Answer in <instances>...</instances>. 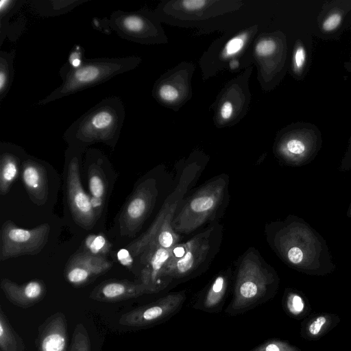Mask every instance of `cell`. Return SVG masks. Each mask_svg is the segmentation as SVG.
I'll list each match as a JSON object with an SVG mask.
<instances>
[{
	"label": "cell",
	"mask_w": 351,
	"mask_h": 351,
	"mask_svg": "<svg viewBox=\"0 0 351 351\" xmlns=\"http://www.w3.org/2000/svg\"><path fill=\"white\" fill-rule=\"evenodd\" d=\"M111 247V243L102 234H89L83 243V251L98 256L106 257Z\"/></svg>",
	"instance_id": "cell-25"
},
{
	"label": "cell",
	"mask_w": 351,
	"mask_h": 351,
	"mask_svg": "<svg viewBox=\"0 0 351 351\" xmlns=\"http://www.w3.org/2000/svg\"><path fill=\"white\" fill-rule=\"evenodd\" d=\"M90 199L92 207L97 217L99 218L103 210L105 199L95 197L93 196H90Z\"/></svg>",
	"instance_id": "cell-37"
},
{
	"label": "cell",
	"mask_w": 351,
	"mask_h": 351,
	"mask_svg": "<svg viewBox=\"0 0 351 351\" xmlns=\"http://www.w3.org/2000/svg\"><path fill=\"white\" fill-rule=\"evenodd\" d=\"M25 0H1L0 1V27L1 36L5 30L9 19L16 12L23 3Z\"/></svg>",
	"instance_id": "cell-26"
},
{
	"label": "cell",
	"mask_w": 351,
	"mask_h": 351,
	"mask_svg": "<svg viewBox=\"0 0 351 351\" xmlns=\"http://www.w3.org/2000/svg\"><path fill=\"white\" fill-rule=\"evenodd\" d=\"M50 230L47 223L31 229H24L12 221H5L0 231V261L38 254L47 243Z\"/></svg>",
	"instance_id": "cell-6"
},
{
	"label": "cell",
	"mask_w": 351,
	"mask_h": 351,
	"mask_svg": "<svg viewBox=\"0 0 351 351\" xmlns=\"http://www.w3.org/2000/svg\"><path fill=\"white\" fill-rule=\"evenodd\" d=\"M39 351H66L67 324L65 315L58 312L49 317L39 328Z\"/></svg>",
	"instance_id": "cell-17"
},
{
	"label": "cell",
	"mask_w": 351,
	"mask_h": 351,
	"mask_svg": "<svg viewBox=\"0 0 351 351\" xmlns=\"http://www.w3.org/2000/svg\"><path fill=\"white\" fill-rule=\"evenodd\" d=\"M87 0H37L29 3L33 11L42 16H55L71 11Z\"/></svg>",
	"instance_id": "cell-21"
},
{
	"label": "cell",
	"mask_w": 351,
	"mask_h": 351,
	"mask_svg": "<svg viewBox=\"0 0 351 351\" xmlns=\"http://www.w3.org/2000/svg\"><path fill=\"white\" fill-rule=\"evenodd\" d=\"M285 305L288 311L293 315H300L305 308L303 298L295 291H289L286 295Z\"/></svg>",
	"instance_id": "cell-28"
},
{
	"label": "cell",
	"mask_w": 351,
	"mask_h": 351,
	"mask_svg": "<svg viewBox=\"0 0 351 351\" xmlns=\"http://www.w3.org/2000/svg\"><path fill=\"white\" fill-rule=\"evenodd\" d=\"M117 258L121 265L128 269L132 268L134 257L127 248L120 249L117 253Z\"/></svg>",
	"instance_id": "cell-35"
},
{
	"label": "cell",
	"mask_w": 351,
	"mask_h": 351,
	"mask_svg": "<svg viewBox=\"0 0 351 351\" xmlns=\"http://www.w3.org/2000/svg\"><path fill=\"white\" fill-rule=\"evenodd\" d=\"M230 65L231 69H235L239 66V62L237 60H233Z\"/></svg>",
	"instance_id": "cell-41"
},
{
	"label": "cell",
	"mask_w": 351,
	"mask_h": 351,
	"mask_svg": "<svg viewBox=\"0 0 351 351\" xmlns=\"http://www.w3.org/2000/svg\"><path fill=\"white\" fill-rule=\"evenodd\" d=\"M346 217L351 218V202L346 213Z\"/></svg>",
	"instance_id": "cell-42"
},
{
	"label": "cell",
	"mask_w": 351,
	"mask_h": 351,
	"mask_svg": "<svg viewBox=\"0 0 351 351\" xmlns=\"http://www.w3.org/2000/svg\"><path fill=\"white\" fill-rule=\"evenodd\" d=\"M136 56L100 58L85 60L82 65L72 69L66 64L60 70L62 84L38 101L45 105L55 100L104 83L115 76L134 69L140 62Z\"/></svg>",
	"instance_id": "cell-4"
},
{
	"label": "cell",
	"mask_w": 351,
	"mask_h": 351,
	"mask_svg": "<svg viewBox=\"0 0 351 351\" xmlns=\"http://www.w3.org/2000/svg\"><path fill=\"white\" fill-rule=\"evenodd\" d=\"M150 293L143 283L128 280L110 279L98 285L90 292L89 298L103 302H117Z\"/></svg>",
	"instance_id": "cell-14"
},
{
	"label": "cell",
	"mask_w": 351,
	"mask_h": 351,
	"mask_svg": "<svg viewBox=\"0 0 351 351\" xmlns=\"http://www.w3.org/2000/svg\"><path fill=\"white\" fill-rule=\"evenodd\" d=\"M0 348L1 351H23V343L0 310Z\"/></svg>",
	"instance_id": "cell-23"
},
{
	"label": "cell",
	"mask_w": 351,
	"mask_h": 351,
	"mask_svg": "<svg viewBox=\"0 0 351 351\" xmlns=\"http://www.w3.org/2000/svg\"><path fill=\"white\" fill-rule=\"evenodd\" d=\"M197 171L194 168H187L184 170L178 184L163 204L162 207L150 227L138 239L134 240L126 246V248L130 252L133 257L141 255L148 245L154 241L169 212L173 207L178 206V203L182 200L188 187L195 178Z\"/></svg>",
	"instance_id": "cell-11"
},
{
	"label": "cell",
	"mask_w": 351,
	"mask_h": 351,
	"mask_svg": "<svg viewBox=\"0 0 351 351\" xmlns=\"http://www.w3.org/2000/svg\"><path fill=\"white\" fill-rule=\"evenodd\" d=\"M160 97L166 101H173L179 96L178 91L169 84L162 85L158 90Z\"/></svg>",
	"instance_id": "cell-33"
},
{
	"label": "cell",
	"mask_w": 351,
	"mask_h": 351,
	"mask_svg": "<svg viewBox=\"0 0 351 351\" xmlns=\"http://www.w3.org/2000/svg\"><path fill=\"white\" fill-rule=\"evenodd\" d=\"M230 272H221L217 275L206 291L193 304L195 309L207 313H217L223 305L230 281Z\"/></svg>",
	"instance_id": "cell-19"
},
{
	"label": "cell",
	"mask_w": 351,
	"mask_h": 351,
	"mask_svg": "<svg viewBox=\"0 0 351 351\" xmlns=\"http://www.w3.org/2000/svg\"><path fill=\"white\" fill-rule=\"evenodd\" d=\"M21 178L31 201L37 206L44 205L49 195L46 168L41 163L27 158L22 164Z\"/></svg>",
	"instance_id": "cell-16"
},
{
	"label": "cell",
	"mask_w": 351,
	"mask_h": 351,
	"mask_svg": "<svg viewBox=\"0 0 351 351\" xmlns=\"http://www.w3.org/2000/svg\"><path fill=\"white\" fill-rule=\"evenodd\" d=\"M148 21L141 14L118 10L110 16V28L120 37L128 40L140 41L146 35Z\"/></svg>",
	"instance_id": "cell-18"
},
{
	"label": "cell",
	"mask_w": 351,
	"mask_h": 351,
	"mask_svg": "<svg viewBox=\"0 0 351 351\" xmlns=\"http://www.w3.org/2000/svg\"><path fill=\"white\" fill-rule=\"evenodd\" d=\"M245 38L246 35H241L230 40L225 47L224 54L230 56L238 53L243 48Z\"/></svg>",
	"instance_id": "cell-32"
},
{
	"label": "cell",
	"mask_w": 351,
	"mask_h": 351,
	"mask_svg": "<svg viewBox=\"0 0 351 351\" xmlns=\"http://www.w3.org/2000/svg\"><path fill=\"white\" fill-rule=\"evenodd\" d=\"M214 228H209L186 241L184 256L175 261H168L164 278L169 284L174 279L184 278L195 274L210 256L214 247Z\"/></svg>",
	"instance_id": "cell-8"
},
{
	"label": "cell",
	"mask_w": 351,
	"mask_h": 351,
	"mask_svg": "<svg viewBox=\"0 0 351 351\" xmlns=\"http://www.w3.org/2000/svg\"><path fill=\"white\" fill-rule=\"evenodd\" d=\"M158 196L155 179L149 178L137 186L125 202L119 217L120 234L134 237L152 213Z\"/></svg>",
	"instance_id": "cell-7"
},
{
	"label": "cell",
	"mask_w": 351,
	"mask_h": 351,
	"mask_svg": "<svg viewBox=\"0 0 351 351\" xmlns=\"http://www.w3.org/2000/svg\"><path fill=\"white\" fill-rule=\"evenodd\" d=\"M84 50L80 45H75L71 51L69 56L68 62L66 63L72 69H77L82 65L85 61L84 56Z\"/></svg>",
	"instance_id": "cell-31"
},
{
	"label": "cell",
	"mask_w": 351,
	"mask_h": 351,
	"mask_svg": "<svg viewBox=\"0 0 351 351\" xmlns=\"http://www.w3.org/2000/svg\"><path fill=\"white\" fill-rule=\"evenodd\" d=\"M171 252V249L151 243L141 255V263L144 265L141 274V283L150 293L159 292L169 285L164 278V271Z\"/></svg>",
	"instance_id": "cell-13"
},
{
	"label": "cell",
	"mask_w": 351,
	"mask_h": 351,
	"mask_svg": "<svg viewBox=\"0 0 351 351\" xmlns=\"http://www.w3.org/2000/svg\"><path fill=\"white\" fill-rule=\"evenodd\" d=\"M113 263L106 257L98 256L84 251L73 254L64 270L67 282L75 287L84 286L106 273Z\"/></svg>",
	"instance_id": "cell-12"
},
{
	"label": "cell",
	"mask_w": 351,
	"mask_h": 351,
	"mask_svg": "<svg viewBox=\"0 0 351 351\" xmlns=\"http://www.w3.org/2000/svg\"><path fill=\"white\" fill-rule=\"evenodd\" d=\"M66 193L69 206L75 222L85 230H91L99 218L92 207L90 195L83 189L77 155H72L69 161Z\"/></svg>",
	"instance_id": "cell-10"
},
{
	"label": "cell",
	"mask_w": 351,
	"mask_h": 351,
	"mask_svg": "<svg viewBox=\"0 0 351 351\" xmlns=\"http://www.w3.org/2000/svg\"><path fill=\"white\" fill-rule=\"evenodd\" d=\"M186 300L184 291L172 292L142 306L123 314L119 324L134 328H144L162 323L182 308Z\"/></svg>",
	"instance_id": "cell-9"
},
{
	"label": "cell",
	"mask_w": 351,
	"mask_h": 351,
	"mask_svg": "<svg viewBox=\"0 0 351 351\" xmlns=\"http://www.w3.org/2000/svg\"><path fill=\"white\" fill-rule=\"evenodd\" d=\"M206 3L207 1L204 0H187L182 1L184 8L189 10L200 9Z\"/></svg>",
	"instance_id": "cell-38"
},
{
	"label": "cell",
	"mask_w": 351,
	"mask_h": 351,
	"mask_svg": "<svg viewBox=\"0 0 351 351\" xmlns=\"http://www.w3.org/2000/svg\"><path fill=\"white\" fill-rule=\"evenodd\" d=\"M269 243L290 267L309 275L324 276L336 268L326 240L305 220L289 215L267 228Z\"/></svg>",
	"instance_id": "cell-1"
},
{
	"label": "cell",
	"mask_w": 351,
	"mask_h": 351,
	"mask_svg": "<svg viewBox=\"0 0 351 351\" xmlns=\"http://www.w3.org/2000/svg\"><path fill=\"white\" fill-rule=\"evenodd\" d=\"M1 289L10 302L23 308L30 307L39 302L47 291L45 282L40 279L19 285L4 278L1 280Z\"/></svg>",
	"instance_id": "cell-15"
},
{
	"label": "cell",
	"mask_w": 351,
	"mask_h": 351,
	"mask_svg": "<svg viewBox=\"0 0 351 351\" xmlns=\"http://www.w3.org/2000/svg\"><path fill=\"white\" fill-rule=\"evenodd\" d=\"M88 186L90 196L105 199L107 182L105 175L97 162L92 163L88 167Z\"/></svg>",
	"instance_id": "cell-24"
},
{
	"label": "cell",
	"mask_w": 351,
	"mask_h": 351,
	"mask_svg": "<svg viewBox=\"0 0 351 351\" xmlns=\"http://www.w3.org/2000/svg\"><path fill=\"white\" fill-rule=\"evenodd\" d=\"M250 351H298V350L283 341L269 339Z\"/></svg>",
	"instance_id": "cell-29"
},
{
	"label": "cell",
	"mask_w": 351,
	"mask_h": 351,
	"mask_svg": "<svg viewBox=\"0 0 351 351\" xmlns=\"http://www.w3.org/2000/svg\"><path fill=\"white\" fill-rule=\"evenodd\" d=\"M125 117V106L119 97L103 99L75 121L65 131L64 138L76 148L96 143L114 147Z\"/></svg>",
	"instance_id": "cell-2"
},
{
	"label": "cell",
	"mask_w": 351,
	"mask_h": 351,
	"mask_svg": "<svg viewBox=\"0 0 351 351\" xmlns=\"http://www.w3.org/2000/svg\"><path fill=\"white\" fill-rule=\"evenodd\" d=\"M20 159L14 153L2 149L0 156V192L6 195L18 177Z\"/></svg>",
	"instance_id": "cell-20"
},
{
	"label": "cell",
	"mask_w": 351,
	"mask_h": 351,
	"mask_svg": "<svg viewBox=\"0 0 351 351\" xmlns=\"http://www.w3.org/2000/svg\"><path fill=\"white\" fill-rule=\"evenodd\" d=\"M70 351H90V341L86 328L82 324L76 326Z\"/></svg>",
	"instance_id": "cell-27"
},
{
	"label": "cell",
	"mask_w": 351,
	"mask_h": 351,
	"mask_svg": "<svg viewBox=\"0 0 351 351\" xmlns=\"http://www.w3.org/2000/svg\"><path fill=\"white\" fill-rule=\"evenodd\" d=\"M276 43L272 40H263L256 46V52L258 56H265L271 54L276 49Z\"/></svg>",
	"instance_id": "cell-34"
},
{
	"label": "cell",
	"mask_w": 351,
	"mask_h": 351,
	"mask_svg": "<svg viewBox=\"0 0 351 351\" xmlns=\"http://www.w3.org/2000/svg\"><path fill=\"white\" fill-rule=\"evenodd\" d=\"M228 178H212L189 197L175 214L172 226L176 232L188 234L211 219L220 207L227 190Z\"/></svg>",
	"instance_id": "cell-5"
},
{
	"label": "cell",
	"mask_w": 351,
	"mask_h": 351,
	"mask_svg": "<svg viewBox=\"0 0 351 351\" xmlns=\"http://www.w3.org/2000/svg\"><path fill=\"white\" fill-rule=\"evenodd\" d=\"M306 53L303 47H300L295 53V64L298 69L301 68L305 61Z\"/></svg>",
	"instance_id": "cell-39"
},
{
	"label": "cell",
	"mask_w": 351,
	"mask_h": 351,
	"mask_svg": "<svg viewBox=\"0 0 351 351\" xmlns=\"http://www.w3.org/2000/svg\"><path fill=\"white\" fill-rule=\"evenodd\" d=\"M221 116L223 119H228L233 112V107L230 102L226 101L221 108Z\"/></svg>",
	"instance_id": "cell-40"
},
{
	"label": "cell",
	"mask_w": 351,
	"mask_h": 351,
	"mask_svg": "<svg viewBox=\"0 0 351 351\" xmlns=\"http://www.w3.org/2000/svg\"><path fill=\"white\" fill-rule=\"evenodd\" d=\"M328 319L324 315H320L312 320L307 326L308 335L313 337L320 335L327 326Z\"/></svg>",
	"instance_id": "cell-30"
},
{
	"label": "cell",
	"mask_w": 351,
	"mask_h": 351,
	"mask_svg": "<svg viewBox=\"0 0 351 351\" xmlns=\"http://www.w3.org/2000/svg\"><path fill=\"white\" fill-rule=\"evenodd\" d=\"M278 285L274 269L255 250H248L238 267L234 295L226 313L240 315L267 302L274 296Z\"/></svg>",
	"instance_id": "cell-3"
},
{
	"label": "cell",
	"mask_w": 351,
	"mask_h": 351,
	"mask_svg": "<svg viewBox=\"0 0 351 351\" xmlns=\"http://www.w3.org/2000/svg\"><path fill=\"white\" fill-rule=\"evenodd\" d=\"M14 51H0V99L8 93L14 78Z\"/></svg>",
	"instance_id": "cell-22"
},
{
	"label": "cell",
	"mask_w": 351,
	"mask_h": 351,
	"mask_svg": "<svg viewBox=\"0 0 351 351\" xmlns=\"http://www.w3.org/2000/svg\"><path fill=\"white\" fill-rule=\"evenodd\" d=\"M341 16L334 14L328 16L323 24V28L326 31H332L335 29L341 22Z\"/></svg>",
	"instance_id": "cell-36"
}]
</instances>
